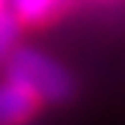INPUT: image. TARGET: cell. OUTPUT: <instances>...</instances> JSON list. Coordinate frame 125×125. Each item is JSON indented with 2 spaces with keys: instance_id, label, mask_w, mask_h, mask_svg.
Here are the masks:
<instances>
[{
  "instance_id": "cell-5",
  "label": "cell",
  "mask_w": 125,
  "mask_h": 125,
  "mask_svg": "<svg viewBox=\"0 0 125 125\" xmlns=\"http://www.w3.org/2000/svg\"><path fill=\"white\" fill-rule=\"evenodd\" d=\"M3 12H6V0H0V15H3Z\"/></svg>"
},
{
  "instance_id": "cell-4",
  "label": "cell",
  "mask_w": 125,
  "mask_h": 125,
  "mask_svg": "<svg viewBox=\"0 0 125 125\" xmlns=\"http://www.w3.org/2000/svg\"><path fill=\"white\" fill-rule=\"evenodd\" d=\"M21 21L6 9L3 15H0V64L9 58V52L18 47V35H21Z\"/></svg>"
},
{
  "instance_id": "cell-2",
  "label": "cell",
  "mask_w": 125,
  "mask_h": 125,
  "mask_svg": "<svg viewBox=\"0 0 125 125\" xmlns=\"http://www.w3.org/2000/svg\"><path fill=\"white\" fill-rule=\"evenodd\" d=\"M41 99L15 79L0 82V125H26L35 116Z\"/></svg>"
},
{
  "instance_id": "cell-3",
  "label": "cell",
  "mask_w": 125,
  "mask_h": 125,
  "mask_svg": "<svg viewBox=\"0 0 125 125\" xmlns=\"http://www.w3.org/2000/svg\"><path fill=\"white\" fill-rule=\"evenodd\" d=\"M70 0H6L9 12L26 23V26H41V23H50L52 18H58L64 9H67Z\"/></svg>"
},
{
  "instance_id": "cell-1",
  "label": "cell",
  "mask_w": 125,
  "mask_h": 125,
  "mask_svg": "<svg viewBox=\"0 0 125 125\" xmlns=\"http://www.w3.org/2000/svg\"><path fill=\"white\" fill-rule=\"evenodd\" d=\"M3 70H6V79L21 82L41 102H67L76 90L70 70L32 47H15L3 61Z\"/></svg>"
}]
</instances>
